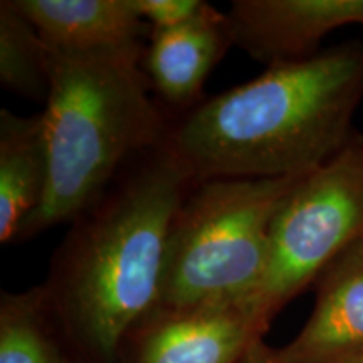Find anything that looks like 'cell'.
Instances as JSON below:
<instances>
[{
  "label": "cell",
  "mask_w": 363,
  "mask_h": 363,
  "mask_svg": "<svg viewBox=\"0 0 363 363\" xmlns=\"http://www.w3.org/2000/svg\"><path fill=\"white\" fill-rule=\"evenodd\" d=\"M197 184L163 142L71 224L43 288L86 363H121L131 331L157 308L172 220Z\"/></svg>",
  "instance_id": "6da1fadb"
},
{
  "label": "cell",
  "mask_w": 363,
  "mask_h": 363,
  "mask_svg": "<svg viewBox=\"0 0 363 363\" xmlns=\"http://www.w3.org/2000/svg\"><path fill=\"white\" fill-rule=\"evenodd\" d=\"M225 13L233 45L267 66L315 56L330 33L363 27V0H234Z\"/></svg>",
  "instance_id": "52a82bcc"
},
{
  "label": "cell",
  "mask_w": 363,
  "mask_h": 363,
  "mask_svg": "<svg viewBox=\"0 0 363 363\" xmlns=\"http://www.w3.org/2000/svg\"><path fill=\"white\" fill-rule=\"evenodd\" d=\"M333 363H363V350L358 352V353H353V355L347 357V358H342V360H337Z\"/></svg>",
  "instance_id": "2e32d148"
},
{
  "label": "cell",
  "mask_w": 363,
  "mask_h": 363,
  "mask_svg": "<svg viewBox=\"0 0 363 363\" xmlns=\"http://www.w3.org/2000/svg\"><path fill=\"white\" fill-rule=\"evenodd\" d=\"M363 240V133L303 177L271 229L269 262L252 301L267 323Z\"/></svg>",
  "instance_id": "5b68a950"
},
{
  "label": "cell",
  "mask_w": 363,
  "mask_h": 363,
  "mask_svg": "<svg viewBox=\"0 0 363 363\" xmlns=\"http://www.w3.org/2000/svg\"><path fill=\"white\" fill-rule=\"evenodd\" d=\"M239 363H286L279 358L278 350L267 347L264 340H259L251 347L246 355L242 357V360Z\"/></svg>",
  "instance_id": "9a60e30c"
},
{
  "label": "cell",
  "mask_w": 363,
  "mask_h": 363,
  "mask_svg": "<svg viewBox=\"0 0 363 363\" xmlns=\"http://www.w3.org/2000/svg\"><path fill=\"white\" fill-rule=\"evenodd\" d=\"M0 363H86L54 315L43 284L0 294Z\"/></svg>",
  "instance_id": "7c38bea8"
},
{
  "label": "cell",
  "mask_w": 363,
  "mask_h": 363,
  "mask_svg": "<svg viewBox=\"0 0 363 363\" xmlns=\"http://www.w3.org/2000/svg\"><path fill=\"white\" fill-rule=\"evenodd\" d=\"M52 51L13 0L0 2V84L9 93L48 101Z\"/></svg>",
  "instance_id": "4fadbf2b"
},
{
  "label": "cell",
  "mask_w": 363,
  "mask_h": 363,
  "mask_svg": "<svg viewBox=\"0 0 363 363\" xmlns=\"http://www.w3.org/2000/svg\"><path fill=\"white\" fill-rule=\"evenodd\" d=\"M269 325L252 299L155 308L131 331L121 363H239Z\"/></svg>",
  "instance_id": "8992f818"
},
{
  "label": "cell",
  "mask_w": 363,
  "mask_h": 363,
  "mask_svg": "<svg viewBox=\"0 0 363 363\" xmlns=\"http://www.w3.org/2000/svg\"><path fill=\"white\" fill-rule=\"evenodd\" d=\"M51 51L101 52L142 48L150 26L135 0H13Z\"/></svg>",
  "instance_id": "30bf717a"
},
{
  "label": "cell",
  "mask_w": 363,
  "mask_h": 363,
  "mask_svg": "<svg viewBox=\"0 0 363 363\" xmlns=\"http://www.w3.org/2000/svg\"><path fill=\"white\" fill-rule=\"evenodd\" d=\"M208 6L202 0H135V7L152 30L189 24Z\"/></svg>",
  "instance_id": "5bb4252c"
},
{
  "label": "cell",
  "mask_w": 363,
  "mask_h": 363,
  "mask_svg": "<svg viewBox=\"0 0 363 363\" xmlns=\"http://www.w3.org/2000/svg\"><path fill=\"white\" fill-rule=\"evenodd\" d=\"M310 320L278 355L286 363H333L363 350V240L316 281Z\"/></svg>",
  "instance_id": "ba28073f"
},
{
  "label": "cell",
  "mask_w": 363,
  "mask_h": 363,
  "mask_svg": "<svg viewBox=\"0 0 363 363\" xmlns=\"http://www.w3.org/2000/svg\"><path fill=\"white\" fill-rule=\"evenodd\" d=\"M305 175L199 182L172 220L157 308L252 299L269 262L272 222Z\"/></svg>",
  "instance_id": "277c9868"
},
{
  "label": "cell",
  "mask_w": 363,
  "mask_h": 363,
  "mask_svg": "<svg viewBox=\"0 0 363 363\" xmlns=\"http://www.w3.org/2000/svg\"><path fill=\"white\" fill-rule=\"evenodd\" d=\"M230 45L227 13L212 6L189 24L152 30L143 69L162 106L185 113L203 101V84Z\"/></svg>",
  "instance_id": "9c48e42d"
},
{
  "label": "cell",
  "mask_w": 363,
  "mask_h": 363,
  "mask_svg": "<svg viewBox=\"0 0 363 363\" xmlns=\"http://www.w3.org/2000/svg\"><path fill=\"white\" fill-rule=\"evenodd\" d=\"M362 99L363 43L350 40L203 99L165 145L197 182L305 175L348 143Z\"/></svg>",
  "instance_id": "7a4b0ae2"
},
{
  "label": "cell",
  "mask_w": 363,
  "mask_h": 363,
  "mask_svg": "<svg viewBox=\"0 0 363 363\" xmlns=\"http://www.w3.org/2000/svg\"><path fill=\"white\" fill-rule=\"evenodd\" d=\"M147 45L52 51L44 128L49 177L40 206L13 242H26L93 207L128 162L160 147L170 121L143 69Z\"/></svg>",
  "instance_id": "3957f363"
},
{
  "label": "cell",
  "mask_w": 363,
  "mask_h": 363,
  "mask_svg": "<svg viewBox=\"0 0 363 363\" xmlns=\"http://www.w3.org/2000/svg\"><path fill=\"white\" fill-rule=\"evenodd\" d=\"M49 177L43 113L0 111V242L12 244L40 206Z\"/></svg>",
  "instance_id": "8fae6325"
}]
</instances>
